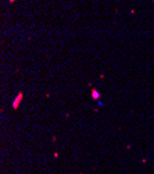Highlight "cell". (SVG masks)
Segmentation results:
<instances>
[{"instance_id": "1", "label": "cell", "mask_w": 154, "mask_h": 174, "mask_svg": "<svg viewBox=\"0 0 154 174\" xmlns=\"http://www.w3.org/2000/svg\"><path fill=\"white\" fill-rule=\"evenodd\" d=\"M22 100V93H20V95L17 96V99H15V102H14V105H13V107L14 109H17V106H18V103Z\"/></svg>"}, {"instance_id": "2", "label": "cell", "mask_w": 154, "mask_h": 174, "mask_svg": "<svg viewBox=\"0 0 154 174\" xmlns=\"http://www.w3.org/2000/svg\"><path fill=\"white\" fill-rule=\"evenodd\" d=\"M92 96H93V99H96V100H97V99H99V96H100V93H99L96 89H92Z\"/></svg>"}]
</instances>
